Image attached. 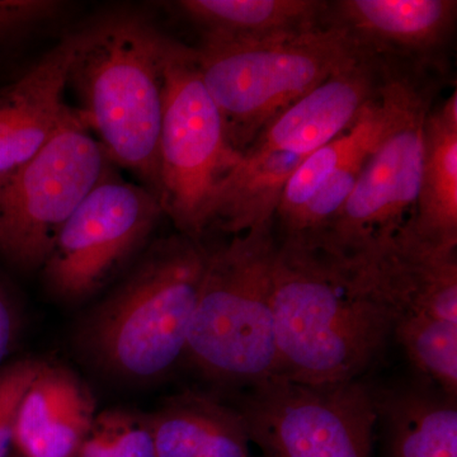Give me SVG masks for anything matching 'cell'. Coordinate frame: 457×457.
I'll list each match as a JSON object with an SVG mask.
<instances>
[{
	"mask_svg": "<svg viewBox=\"0 0 457 457\" xmlns=\"http://www.w3.org/2000/svg\"><path fill=\"white\" fill-rule=\"evenodd\" d=\"M272 312L278 376L308 385L360 380L395 321L384 303L363 293L332 261L279 243Z\"/></svg>",
	"mask_w": 457,
	"mask_h": 457,
	"instance_id": "cell-1",
	"label": "cell"
},
{
	"mask_svg": "<svg viewBox=\"0 0 457 457\" xmlns=\"http://www.w3.org/2000/svg\"><path fill=\"white\" fill-rule=\"evenodd\" d=\"M420 108L369 156L356 185L326 230L309 246L330 258L362 253L393 237L416 212L420 187L423 125Z\"/></svg>",
	"mask_w": 457,
	"mask_h": 457,
	"instance_id": "cell-10",
	"label": "cell"
},
{
	"mask_svg": "<svg viewBox=\"0 0 457 457\" xmlns=\"http://www.w3.org/2000/svg\"><path fill=\"white\" fill-rule=\"evenodd\" d=\"M326 0H180L174 3L203 40L254 42L324 26Z\"/></svg>",
	"mask_w": 457,
	"mask_h": 457,
	"instance_id": "cell-17",
	"label": "cell"
},
{
	"mask_svg": "<svg viewBox=\"0 0 457 457\" xmlns=\"http://www.w3.org/2000/svg\"><path fill=\"white\" fill-rule=\"evenodd\" d=\"M411 216L374 248L347 258L324 257L395 319L426 315L457 323V245L420 233Z\"/></svg>",
	"mask_w": 457,
	"mask_h": 457,
	"instance_id": "cell-11",
	"label": "cell"
},
{
	"mask_svg": "<svg viewBox=\"0 0 457 457\" xmlns=\"http://www.w3.org/2000/svg\"><path fill=\"white\" fill-rule=\"evenodd\" d=\"M75 44L77 33L65 36L0 89V177L29 161L73 117L65 90Z\"/></svg>",
	"mask_w": 457,
	"mask_h": 457,
	"instance_id": "cell-14",
	"label": "cell"
},
{
	"mask_svg": "<svg viewBox=\"0 0 457 457\" xmlns=\"http://www.w3.org/2000/svg\"><path fill=\"white\" fill-rule=\"evenodd\" d=\"M194 51L228 144L242 155L278 114L360 55L332 26L263 41L201 40Z\"/></svg>",
	"mask_w": 457,
	"mask_h": 457,
	"instance_id": "cell-5",
	"label": "cell"
},
{
	"mask_svg": "<svg viewBox=\"0 0 457 457\" xmlns=\"http://www.w3.org/2000/svg\"><path fill=\"white\" fill-rule=\"evenodd\" d=\"M275 228L210 251L185 356L207 378L254 386L278 376L272 312Z\"/></svg>",
	"mask_w": 457,
	"mask_h": 457,
	"instance_id": "cell-4",
	"label": "cell"
},
{
	"mask_svg": "<svg viewBox=\"0 0 457 457\" xmlns=\"http://www.w3.org/2000/svg\"><path fill=\"white\" fill-rule=\"evenodd\" d=\"M42 362L21 359L0 368V457H7L14 444V427L21 402Z\"/></svg>",
	"mask_w": 457,
	"mask_h": 457,
	"instance_id": "cell-23",
	"label": "cell"
},
{
	"mask_svg": "<svg viewBox=\"0 0 457 457\" xmlns=\"http://www.w3.org/2000/svg\"><path fill=\"white\" fill-rule=\"evenodd\" d=\"M210 251L174 234L147 246L134 269L77 328V345L104 374L149 383L185 356Z\"/></svg>",
	"mask_w": 457,
	"mask_h": 457,
	"instance_id": "cell-2",
	"label": "cell"
},
{
	"mask_svg": "<svg viewBox=\"0 0 457 457\" xmlns=\"http://www.w3.org/2000/svg\"><path fill=\"white\" fill-rule=\"evenodd\" d=\"M74 457H156L147 414L126 409L97 413Z\"/></svg>",
	"mask_w": 457,
	"mask_h": 457,
	"instance_id": "cell-22",
	"label": "cell"
},
{
	"mask_svg": "<svg viewBox=\"0 0 457 457\" xmlns=\"http://www.w3.org/2000/svg\"><path fill=\"white\" fill-rule=\"evenodd\" d=\"M394 335L409 360L450 398L457 392V323L404 315L394 321Z\"/></svg>",
	"mask_w": 457,
	"mask_h": 457,
	"instance_id": "cell-21",
	"label": "cell"
},
{
	"mask_svg": "<svg viewBox=\"0 0 457 457\" xmlns=\"http://www.w3.org/2000/svg\"><path fill=\"white\" fill-rule=\"evenodd\" d=\"M392 436V457H457L455 398L403 392L376 399Z\"/></svg>",
	"mask_w": 457,
	"mask_h": 457,
	"instance_id": "cell-19",
	"label": "cell"
},
{
	"mask_svg": "<svg viewBox=\"0 0 457 457\" xmlns=\"http://www.w3.org/2000/svg\"><path fill=\"white\" fill-rule=\"evenodd\" d=\"M305 159L285 152L243 154L213 192L206 230L219 227L234 237L275 228L286 185Z\"/></svg>",
	"mask_w": 457,
	"mask_h": 457,
	"instance_id": "cell-16",
	"label": "cell"
},
{
	"mask_svg": "<svg viewBox=\"0 0 457 457\" xmlns=\"http://www.w3.org/2000/svg\"><path fill=\"white\" fill-rule=\"evenodd\" d=\"M163 215L150 189L111 165L60 228L42 266L47 287L65 302L97 293L143 249Z\"/></svg>",
	"mask_w": 457,
	"mask_h": 457,
	"instance_id": "cell-9",
	"label": "cell"
},
{
	"mask_svg": "<svg viewBox=\"0 0 457 457\" xmlns=\"http://www.w3.org/2000/svg\"><path fill=\"white\" fill-rule=\"evenodd\" d=\"M411 218L420 233L457 245L456 89L426 114L420 195Z\"/></svg>",
	"mask_w": 457,
	"mask_h": 457,
	"instance_id": "cell-18",
	"label": "cell"
},
{
	"mask_svg": "<svg viewBox=\"0 0 457 457\" xmlns=\"http://www.w3.org/2000/svg\"><path fill=\"white\" fill-rule=\"evenodd\" d=\"M456 0H337L324 26L341 29L357 51L423 73H444Z\"/></svg>",
	"mask_w": 457,
	"mask_h": 457,
	"instance_id": "cell-12",
	"label": "cell"
},
{
	"mask_svg": "<svg viewBox=\"0 0 457 457\" xmlns=\"http://www.w3.org/2000/svg\"><path fill=\"white\" fill-rule=\"evenodd\" d=\"M17 324V312L11 296L0 285V368L13 347Z\"/></svg>",
	"mask_w": 457,
	"mask_h": 457,
	"instance_id": "cell-26",
	"label": "cell"
},
{
	"mask_svg": "<svg viewBox=\"0 0 457 457\" xmlns=\"http://www.w3.org/2000/svg\"><path fill=\"white\" fill-rule=\"evenodd\" d=\"M75 33L68 87L77 93L78 113L111 163L131 171L159 200L165 35L125 12Z\"/></svg>",
	"mask_w": 457,
	"mask_h": 457,
	"instance_id": "cell-3",
	"label": "cell"
},
{
	"mask_svg": "<svg viewBox=\"0 0 457 457\" xmlns=\"http://www.w3.org/2000/svg\"><path fill=\"white\" fill-rule=\"evenodd\" d=\"M403 66L361 54L278 114L243 154L309 156L351 129Z\"/></svg>",
	"mask_w": 457,
	"mask_h": 457,
	"instance_id": "cell-13",
	"label": "cell"
},
{
	"mask_svg": "<svg viewBox=\"0 0 457 457\" xmlns=\"http://www.w3.org/2000/svg\"><path fill=\"white\" fill-rule=\"evenodd\" d=\"M159 201L179 233L201 240L210 201L242 154L230 146L192 47L165 36Z\"/></svg>",
	"mask_w": 457,
	"mask_h": 457,
	"instance_id": "cell-6",
	"label": "cell"
},
{
	"mask_svg": "<svg viewBox=\"0 0 457 457\" xmlns=\"http://www.w3.org/2000/svg\"><path fill=\"white\" fill-rule=\"evenodd\" d=\"M96 416L89 387L71 370L42 362L18 409L14 444L25 457H74Z\"/></svg>",
	"mask_w": 457,
	"mask_h": 457,
	"instance_id": "cell-15",
	"label": "cell"
},
{
	"mask_svg": "<svg viewBox=\"0 0 457 457\" xmlns=\"http://www.w3.org/2000/svg\"><path fill=\"white\" fill-rule=\"evenodd\" d=\"M65 8L66 3L59 0H0V42L49 25Z\"/></svg>",
	"mask_w": 457,
	"mask_h": 457,
	"instance_id": "cell-24",
	"label": "cell"
},
{
	"mask_svg": "<svg viewBox=\"0 0 457 457\" xmlns=\"http://www.w3.org/2000/svg\"><path fill=\"white\" fill-rule=\"evenodd\" d=\"M262 457H270V456L264 455V456H262Z\"/></svg>",
	"mask_w": 457,
	"mask_h": 457,
	"instance_id": "cell-27",
	"label": "cell"
},
{
	"mask_svg": "<svg viewBox=\"0 0 457 457\" xmlns=\"http://www.w3.org/2000/svg\"><path fill=\"white\" fill-rule=\"evenodd\" d=\"M248 432L270 457H371L376 398L360 380L308 385L275 376L240 403Z\"/></svg>",
	"mask_w": 457,
	"mask_h": 457,
	"instance_id": "cell-8",
	"label": "cell"
},
{
	"mask_svg": "<svg viewBox=\"0 0 457 457\" xmlns=\"http://www.w3.org/2000/svg\"><path fill=\"white\" fill-rule=\"evenodd\" d=\"M224 408L209 396L186 393L147 414L156 457H200Z\"/></svg>",
	"mask_w": 457,
	"mask_h": 457,
	"instance_id": "cell-20",
	"label": "cell"
},
{
	"mask_svg": "<svg viewBox=\"0 0 457 457\" xmlns=\"http://www.w3.org/2000/svg\"><path fill=\"white\" fill-rule=\"evenodd\" d=\"M113 165L75 113L29 161L0 177V255L42 269L60 228Z\"/></svg>",
	"mask_w": 457,
	"mask_h": 457,
	"instance_id": "cell-7",
	"label": "cell"
},
{
	"mask_svg": "<svg viewBox=\"0 0 457 457\" xmlns=\"http://www.w3.org/2000/svg\"><path fill=\"white\" fill-rule=\"evenodd\" d=\"M249 441L239 411L225 407L200 457H249Z\"/></svg>",
	"mask_w": 457,
	"mask_h": 457,
	"instance_id": "cell-25",
	"label": "cell"
}]
</instances>
